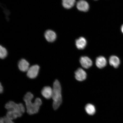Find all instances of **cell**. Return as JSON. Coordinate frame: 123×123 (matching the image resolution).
I'll return each mask as SVG.
<instances>
[{"label": "cell", "instance_id": "obj_20", "mask_svg": "<svg viewBox=\"0 0 123 123\" xmlns=\"http://www.w3.org/2000/svg\"></svg>", "mask_w": 123, "mask_h": 123}, {"label": "cell", "instance_id": "obj_1", "mask_svg": "<svg viewBox=\"0 0 123 123\" xmlns=\"http://www.w3.org/2000/svg\"><path fill=\"white\" fill-rule=\"evenodd\" d=\"M5 107L8 110L6 117L12 120L20 117L25 112V108L22 104H17L12 101L7 102Z\"/></svg>", "mask_w": 123, "mask_h": 123}, {"label": "cell", "instance_id": "obj_18", "mask_svg": "<svg viewBox=\"0 0 123 123\" xmlns=\"http://www.w3.org/2000/svg\"><path fill=\"white\" fill-rule=\"evenodd\" d=\"M3 87L2 85L0 83V92L1 93H2L3 91Z\"/></svg>", "mask_w": 123, "mask_h": 123}, {"label": "cell", "instance_id": "obj_3", "mask_svg": "<svg viewBox=\"0 0 123 123\" xmlns=\"http://www.w3.org/2000/svg\"><path fill=\"white\" fill-rule=\"evenodd\" d=\"M52 98L53 100V107L54 110H56L59 107L62 101L61 86L58 80L54 82Z\"/></svg>", "mask_w": 123, "mask_h": 123}, {"label": "cell", "instance_id": "obj_9", "mask_svg": "<svg viewBox=\"0 0 123 123\" xmlns=\"http://www.w3.org/2000/svg\"><path fill=\"white\" fill-rule=\"evenodd\" d=\"M53 92V89L51 87L47 86L44 87L43 88L41 93L44 98L49 99L52 98Z\"/></svg>", "mask_w": 123, "mask_h": 123}, {"label": "cell", "instance_id": "obj_19", "mask_svg": "<svg viewBox=\"0 0 123 123\" xmlns=\"http://www.w3.org/2000/svg\"><path fill=\"white\" fill-rule=\"evenodd\" d=\"M121 31H122V33H123V25L122 26H121Z\"/></svg>", "mask_w": 123, "mask_h": 123}, {"label": "cell", "instance_id": "obj_13", "mask_svg": "<svg viewBox=\"0 0 123 123\" xmlns=\"http://www.w3.org/2000/svg\"><path fill=\"white\" fill-rule=\"evenodd\" d=\"M109 61L110 65L115 68H117L120 64V61L119 58L114 55L110 57Z\"/></svg>", "mask_w": 123, "mask_h": 123}, {"label": "cell", "instance_id": "obj_10", "mask_svg": "<svg viewBox=\"0 0 123 123\" xmlns=\"http://www.w3.org/2000/svg\"><path fill=\"white\" fill-rule=\"evenodd\" d=\"M18 67L19 70L23 72H27L30 68V64L25 59H22L18 62Z\"/></svg>", "mask_w": 123, "mask_h": 123}, {"label": "cell", "instance_id": "obj_4", "mask_svg": "<svg viewBox=\"0 0 123 123\" xmlns=\"http://www.w3.org/2000/svg\"><path fill=\"white\" fill-rule=\"evenodd\" d=\"M39 69V66L37 65L31 66L27 72V76L31 79H34L37 76Z\"/></svg>", "mask_w": 123, "mask_h": 123}, {"label": "cell", "instance_id": "obj_15", "mask_svg": "<svg viewBox=\"0 0 123 123\" xmlns=\"http://www.w3.org/2000/svg\"><path fill=\"white\" fill-rule=\"evenodd\" d=\"M85 110L87 114L91 115H94L96 112V108L91 104H87L85 107Z\"/></svg>", "mask_w": 123, "mask_h": 123}, {"label": "cell", "instance_id": "obj_14", "mask_svg": "<svg viewBox=\"0 0 123 123\" xmlns=\"http://www.w3.org/2000/svg\"><path fill=\"white\" fill-rule=\"evenodd\" d=\"M76 2V0H62V5L66 9H70L73 7Z\"/></svg>", "mask_w": 123, "mask_h": 123}, {"label": "cell", "instance_id": "obj_7", "mask_svg": "<svg viewBox=\"0 0 123 123\" xmlns=\"http://www.w3.org/2000/svg\"><path fill=\"white\" fill-rule=\"evenodd\" d=\"M56 33L51 30L46 31L44 33V37L49 42H54L56 38Z\"/></svg>", "mask_w": 123, "mask_h": 123}, {"label": "cell", "instance_id": "obj_12", "mask_svg": "<svg viewBox=\"0 0 123 123\" xmlns=\"http://www.w3.org/2000/svg\"><path fill=\"white\" fill-rule=\"evenodd\" d=\"M107 61L105 58L103 56H100L97 58L96 65L99 68H102L106 65Z\"/></svg>", "mask_w": 123, "mask_h": 123}, {"label": "cell", "instance_id": "obj_16", "mask_svg": "<svg viewBox=\"0 0 123 123\" xmlns=\"http://www.w3.org/2000/svg\"><path fill=\"white\" fill-rule=\"evenodd\" d=\"M7 55V51L5 48L0 46V57L4 59L6 57Z\"/></svg>", "mask_w": 123, "mask_h": 123}, {"label": "cell", "instance_id": "obj_6", "mask_svg": "<svg viewBox=\"0 0 123 123\" xmlns=\"http://www.w3.org/2000/svg\"><path fill=\"white\" fill-rule=\"evenodd\" d=\"M76 7L78 10L81 12H87L89 9L88 3L84 0L78 1L76 4Z\"/></svg>", "mask_w": 123, "mask_h": 123}, {"label": "cell", "instance_id": "obj_8", "mask_svg": "<svg viewBox=\"0 0 123 123\" xmlns=\"http://www.w3.org/2000/svg\"><path fill=\"white\" fill-rule=\"evenodd\" d=\"M81 65L84 68L87 69L91 67L92 65L91 60L87 56H82L80 59Z\"/></svg>", "mask_w": 123, "mask_h": 123}, {"label": "cell", "instance_id": "obj_11", "mask_svg": "<svg viewBox=\"0 0 123 123\" xmlns=\"http://www.w3.org/2000/svg\"><path fill=\"white\" fill-rule=\"evenodd\" d=\"M87 44V41L85 38L82 37L77 39L76 41V47L79 49H83L85 48Z\"/></svg>", "mask_w": 123, "mask_h": 123}, {"label": "cell", "instance_id": "obj_17", "mask_svg": "<svg viewBox=\"0 0 123 123\" xmlns=\"http://www.w3.org/2000/svg\"><path fill=\"white\" fill-rule=\"evenodd\" d=\"M0 123H14L12 120L8 118L6 116L1 118L0 119Z\"/></svg>", "mask_w": 123, "mask_h": 123}, {"label": "cell", "instance_id": "obj_2", "mask_svg": "<svg viewBox=\"0 0 123 123\" xmlns=\"http://www.w3.org/2000/svg\"><path fill=\"white\" fill-rule=\"evenodd\" d=\"M33 98V94L30 92H28L26 94L24 98L27 113L30 115L37 113L39 111L40 107L42 104V100L39 98H36L34 102H32V99Z\"/></svg>", "mask_w": 123, "mask_h": 123}, {"label": "cell", "instance_id": "obj_5", "mask_svg": "<svg viewBox=\"0 0 123 123\" xmlns=\"http://www.w3.org/2000/svg\"><path fill=\"white\" fill-rule=\"evenodd\" d=\"M75 77L77 80L82 81L86 78L87 74L86 72L82 68H79L75 72Z\"/></svg>", "mask_w": 123, "mask_h": 123}]
</instances>
